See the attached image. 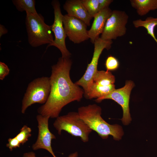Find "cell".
Returning a JSON list of instances; mask_svg holds the SVG:
<instances>
[{
    "mask_svg": "<svg viewBox=\"0 0 157 157\" xmlns=\"http://www.w3.org/2000/svg\"><path fill=\"white\" fill-rule=\"evenodd\" d=\"M72 65L70 58L61 57L56 64L52 66L49 77L50 93L46 102L38 109L39 114L56 118L66 105L81 99L84 94L83 90L74 83L70 78Z\"/></svg>",
    "mask_w": 157,
    "mask_h": 157,
    "instance_id": "cell-1",
    "label": "cell"
},
{
    "mask_svg": "<svg viewBox=\"0 0 157 157\" xmlns=\"http://www.w3.org/2000/svg\"><path fill=\"white\" fill-rule=\"evenodd\" d=\"M78 112L81 118L90 129L96 132L102 139L111 135L114 140H119L124 135L122 127L117 124L111 125L101 117V109L96 104H89L79 108Z\"/></svg>",
    "mask_w": 157,
    "mask_h": 157,
    "instance_id": "cell-2",
    "label": "cell"
},
{
    "mask_svg": "<svg viewBox=\"0 0 157 157\" xmlns=\"http://www.w3.org/2000/svg\"><path fill=\"white\" fill-rule=\"evenodd\" d=\"M25 23L29 44L37 47L53 42L51 26L46 24L43 16L40 14L26 13Z\"/></svg>",
    "mask_w": 157,
    "mask_h": 157,
    "instance_id": "cell-3",
    "label": "cell"
},
{
    "mask_svg": "<svg viewBox=\"0 0 157 157\" xmlns=\"http://www.w3.org/2000/svg\"><path fill=\"white\" fill-rule=\"evenodd\" d=\"M53 126L59 135L64 131L73 136L80 137L84 142L88 141L89 135L92 131L78 112H71L59 116L56 118Z\"/></svg>",
    "mask_w": 157,
    "mask_h": 157,
    "instance_id": "cell-4",
    "label": "cell"
},
{
    "mask_svg": "<svg viewBox=\"0 0 157 157\" xmlns=\"http://www.w3.org/2000/svg\"><path fill=\"white\" fill-rule=\"evenodd\" d=\"M50 90L49 77L38 78L30 82L22 100V113H25L27 108L33 104H44L49 97Z\"/></svg>",
    "mask_w": 157,
    "mask_h": 157,
    "instance_id": "cell-5",
    "label": "cell"
},
{
    "mask_svg": "<svg viewBox=\"0 0 157 157\" xmlns=\"http://www.w3.org/2000/svg\"><path fill=\"white\" fill-rule=\"evenodd\" d=\"M113 43L112 40H105L100 38L95 41L94 49L92 60L88 65L85 72L82 77L75 83L82 87L86 95L92 84L94 75L98 70L97 65L99 59L102 51L104 49H110Z\"/></svg>",
    "mask_w": 157,
    "mask_h": 157,
    "instance_id": "cell-6",
    "label": "cell"
},
{
    "mask_svg": "<svg viewBox=\"0 0 157 157\" xmlns=\"http://www.w3.org/2000/svg\"><path fill=\"white\" fill-rule=\"evenodd\" d=\"M128 15L126 12L119 10H113L110 16L106 22L100 37L105 40H112L124 35Z\"/></svg>",
    "mask_w": 157,
    "mask_h": 157,
    "instance_id": "cell-7",
    "label": "cell"
},
{
    "mask_svg": "<svg viewBox=\"0 0 157 157\" xmlns=\"http://www.w3.org/2000/svg\"><path fill=\"white\" fill-rule=\"evenodd\" d=\"M51 4L54 9V17L53 23L51 25V29L54 35L55 39L53 42L48 45L47 47L55 46L60 51L62 58H70L71 54L66 46L65 40L67 36L63 26V15L61 12L60 2L58 0H53Z\"/></svg>",
    "mask_w": 157,
    "mask_h": 157,
    "instance_id": "cell-8",
    "label": "cell"
},
{
    "mask_svg": "<svg viewBox=\"0 0 157 157\" xmlns=\"http://www.w3.org/2000/svg\"><path fill=\"white\" fill-rule=\"evenodd\" d=\"M134 86L133 81H126L123 87L115 89L109 94L101 99L98 102H101L105 99H110L120 105L123 111L121 120L123 124L125 125H128L131 120L129 104L131 92Z\"/></svg>",
    "mask_w": 157,
    "mask_h": 157,
    "instance_id": "cell-9",
    "label": "cell"
},
{
    "mask_svg": "<svg viewBox=\"0 0 157 157\" xmlns=\"http://www.w3.org/2000/svg\"><path fill=\"white\" fill-rule=\"evenodd\" d=\"M50 117L38 114L36 117L38 122V134L37 139L32 145L33 150L42 149L48 151L53 156L57 157L53 151L51 145L52 140L56 139L55 135L51 133L49 127V120Z\"/></svg>",
    "mask_w": 157,
    "mask_h": 157,
    "instance_id": "cell-10",
    "label": "cell"
},
{
    "mask_svg": "<svg viewBox=\"0 0 157 157\" xmlns=\"http://www.w3.org/2000/svg\"><path fill=\"white\" fill-rule=\"evenodd\" d=\"M62 20L66 34L70 41L79 44L89 39L87 26L83 21L67 14L63 15Z\"/></svg>",
    "mask_w": 157,
    "mask_h": 157,
    "instance_id": "cell-11",
    "label": "cell"
},
{
    "mask_svg": "<svg viewBox=\"0 0 157 157\" xmlns=\"http://www.w3.org/2000/svg\"><path fill=\"white\" fill-rule=\"evenodd\" d=\"M112 11L108 7L100 11L94 17L91 27L88 31L89 38L92 44H94L95 40L99 38V35L102 33L106 22Z\"/></svg>",
    "mask_w": 157,
    "mask_h": 157,
    "instance_id": "cell-12",
    "label": "cell"
},
{
    "mask_svg": "<svg viewBox=\"0 0 157 157\" xmlns=\"http://www.w3.org/2000/svg\"><path fill=\"white\" fill-rule=\"evenodd\" d=\"M67 15L79 19L88 26L90 25L92 17L88 13L81 0H67L63 5Z\"/></svg>",
    "mask_w": 157,
    "mask_h": 157,
    "instance_id": "cell-13",
    "label": "cell"
},
{
    "mask_svg": "<svg viewBox=\"0 0 157 157\" xmlns=\"http://www.w3.org/2000/svg\"><path fill=\"white\" fill-rule=\"evenodd\" d=\"M115 89L114 84L107 86H100L92 83L87 93L84 96L88 99L96 98V102H98L101 99Z\"/></svg>",
    "mask_w": 157,
    "mask_h": 157,
    "instance_id": "cell-14",
    "label": "cell"
},
{
    "mask_svg": "<svg viewBox=\"0 0 157 157\" xmlns=\"http://www.w3.org/2000/svg\"><path fill=\"white\" fill-rule=\"evenodd\" d=\"M131 6L138 15L143 16L151 10L157 9V0H131Z\"/></svg>",
    "mask_w": 157,
    "mask_h": 157,
    "instance_id": "cell-15",
    "label": "cell"
},
{
    "mask_svg": "<svg viewBox=\"0 0 157 157\" xmlns=\"http://www.w3.org/2000/svg\"><path fill=\"white\" fill-rule=\"evenodd\" d=\"M134 26L138 28L142 27L147 30V33L153 38L157 44V39L154 34V28L157 25V18L151 17H147L144 20L138 19L133 22Z\"/></svg>",
    "mask_w": 157,
    "mask_h": 157,
    "instance_id": "cell-16",
    "label": "cell"
},
{
    "mask_svg": "<svg viewBox=\"0 0 157 157\" xmlns=\"http://www.w3.org/2000/svg\"><path fill=\"white\" fill-rule=\"evenodd\" d=\"M115 81V77L110 72L97 70L94 76L92 83L100 86H107L114 84Z\"/></svg>",
    "mask_w": 157,
    "mask_h": 157,
    "instance_id": "cell-17",
    "label": "cell"
},
{
    "mask_svg": "<svg viewBox=\"0 0 157 157\" xmlns=\"http://www.w3.org/2000/svg\"><path fill=\"white\" fill-rule=\"evenodd\" d=\"M12 2L17 10L20 12L25 11L26 13L36 14L34 0H13Z\"/></svg>",
    "mask_w": 157,
    "mask_h": 157,
    "instance_id": "cell-18",
    "label": "cell"
},
{
    "mask_svg": "<svg viewBox=\"0 0 157 157\" xmlns=\"http://www.w3.org/2000/svg\"><path fill=\"white\" fill-rule=\"evenodd\" d=\"M81 1L92 18L99 12L98 0H81Z\"/></svg>",
    "mask_w": 157,
    "mask_h": 157,
    "instance_id": "cell-19",
    "label": "cell"
},
{
    "mask_svg": "<svg viewBox=\"0 0 157 157\" xmlns=\"http://www.w3.org/2000/svg\"><path fill=\"white\" fill-rule=\"evenodd\" d=\"M32 130L31 128L24 125L20 129L19 132L15 136L21 144H23L28 140L31 136Z\"/></svg>",
    "mask_w": 157,
    "mask_h": 157,
    "instance_id": "cell-20",
    "label": "cell"
},
{
    "mask_svg": "<svg viewBox=\"0 0 157 157\" xmlns=\"http://www.w3.org/2000/svg\"><path fill=\"white\" fill-rule=\"evenodd\" d=\"M119 65V62L115 57L110 55L106 58L105 66L107 71H115L118 68Z\"/></svg>",
    "mask_w": 157,
    "mask_h": 157,
    "instance_id": "cell-21",
    "label": "cell"
},
{
    "mask_svg": "<svg viewBox=\"0 0 157 157\" xmlns=\"http://www.w3.org/2000/svg\"><path fill=\"white\" fill-rule=\"evenodd\" d=\"M8 141V143L6 144V146L10 151H12L14 149L19 147L21 145L15 137L12 138H9Z\"/></svg>",
    "mask_w": 157,
    "mask_h": 157,
    "instance_id": "cell-22",
    "label": "cell"
},
{
    "mask_svg": "<svg viewBox=\"0 0 157 157\" xmlns=\"http://www.w3.org/2000/svg\"><path fill=\"white\" fill-rule=\"evenodd\" d=\"M10 69L4 63L0 62V79L3 80L9 74Z\"/></svg>",
    "mask_w": 157,
    "mask_h": 157,
    "instance_id": "cell-23",
    "label": "cell"
},
{
    "mask_svg": "<svg viewBox=\"0 0 157 157\" xmlns=\"http://www.w3.org/2000/svg\"><path fill=\"white\" fill-rule=\"evenodd\" d=\"M99 11L108 8L110 3L113 1L112 0H98Z\"/></svg>",
    "mask_w": 157,
    "mask_h": 157,
    "instance_id": "cell-24",
    "label": "cell"
},
{
    "mask_svg": "<svg viewBox=\"0 0 157 157\" xmlns=\"http://www.w3.org/2000/svg\"><path fill=\"white\" fill-rule=\"evenodd\" d=\"M22 157H37L36 156L35 154L33 151H30L24 153ZM43 157H49L45 156Z\"/></svg>",
    "mask_w": 157,
    "mask_h": 157,
    "instance_id": "cell-25",
    "label": "cell"
},
{
    "mask_svg": "<svg viewBox=\"0 0 157 157\" xmlns=\"http://www.w3.org/2000/svg\"><path fill=\"white\" fill-rule=\"evenodd\" d=\"M8 32L7 30L4 26L2 24H0V38L2 35L6 34Z\"/></svg>",
    "mask_w": 157,
    "mask_h": 157,
    "instance_id": "cell-26",
    "label": "cell"
},
{
    "mask_svg": "<svg viewBox=\"0 0 157 157\" xmlns=\"http://www.w3.org/2000/svg\"><path fill=\"white\" fill-rule=\"evenodd\" d=\"M78 152H75L70 154L68 157H78Z\"/></svg>",
    "mask_w": 157,
    "mask_h": 157,
    "instance_id": "cell-27",
    "label": "cell"
}]
</instances>
